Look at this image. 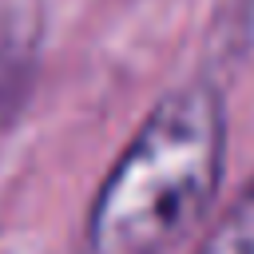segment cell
Here are the masks:
<instances>
[{"label": "cell", "instance_id": "obj_1", "mask_svg": "<svg viewBox=\"0 0 254 254\" xmlns=\"http://www.w3.org/2000/svg\"><path fill=\"white\" fill-rule=\"evenodd\" d=\"M222 151L226 119L210 83L159 99L95 190L91 254H175L214 202Z\"/></svg>", "mask_w": 254, "mask_h": 254}, {"label": "cell", "instance_id": "obj_2", "mask_svg": "<svg viewBox=\"0 0 254 254\" xmlns=\"http://www.w3.org/2000/svg\"><path fill=\"white\" fill-rule=\"evenodd\" d=\"M198 254H254V183H246L242 194L206 230Z\"/></svg>", "mask_w": 254, "mask_h": 254}]
</instances>
